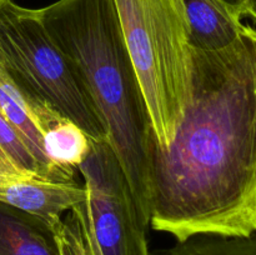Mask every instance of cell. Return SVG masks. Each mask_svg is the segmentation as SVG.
<instances>
[{
  "instance_id": "6da1fadb",
  "label": "cell",
  "mask_w": 256,
  "mask_h": 255,
  "mask_svg": "<svg viewBox=\"0 0 256 255\" xmlns=\"http://www.w3.org/2000/svg\"><path fill=\"white\" fill-rule=\"evenodd\" d=\"M192 56V102L165 149L152 140L150 225L178 242L256 235V29Z\"/></svg>"
},
{
  "instance_id": "7a4b0ae2",
  "label": "cell",
  "mask_w": 256,
  "mask_h": 255,
  "mask_svg": "<svg viewBox=\"0 0 256 255\" xmlns=\"http://www.w3.org/2000/svg\"><path fill=\"white\" fill-rule=\"evenodd\" d=\"M39 16L76 68L108 132L140 215L150 225L149 112L128 52L115 0H58Z\"/></svg>"
},
{
  "instance_id": "3957f363",
  "label": "cell",
  "mask_w": 256,
  "mask_h": 255,
  "mask_svg": "<svg viewBox=\"0 0 256 255\" xmlns=\"http://www.w3.org/2000/svg\"><path fill=\"white\" fill-rule=\"evenodd\" d=\"M122 32L149 112L165 149L192 102V56L182 0H115Z\"/></svg>"
},
{
  "instance_id": "277c9868",
  "label": "cell",
  "mask_w": 256,
  "mask_h": 255,
  "mask_svg": "<svg viewBox=\"0 0 256 255\" xmlns=\"http://www.w3.org/2000/svg\"><path fill=\"white\" fill-rule=\"evenodd\" d=\"M0 64L25 96L72 120L92 140H108L76 68L52 39L38 9L0 2Z\"/></svg>"
},
{
  "instance_id": "5b68a950",
  "label": "cell",
  "mask_w": 256,
  "mask_h": 255,
  "mask_svg": "<svg viewBox=\"0 0 256 255\" xmlns=\"http://www.w3.org/2000/svg\"><path fill=\"white\" fill-rule=\"evenodd\" d=\"M88 190V210L102 255H150L148 228L122 164L108 140H92L78 166Z\"/></svg>"
},
{
  "instance_id": "8992f818",
  "label": "cell",
  "mask_w": 256,
  "mask_h": 255,
  "mask_svg": "<svg viewBox=\"0 0 256 255\" xmlns=\"http://www.w3.org/2000/svg\"><path fill=\"white\" fill-rule=\"evenodd\" d=\"M0 114L16 132L36 162L49 174L54 182H72L75 172L55 166L49 162L44 152V132L56 118L59 112L46 105L39 104L29 98L14 84L4 66L0 64Z\"/></svg>"
},
{
  "instance_id": "52a82bcc",
  "label": "cell",
  "mask_w": 256,
  "mask_h": 255,
  "mask_svg": "<svg viewBox=\"0 0 256 255\" xmlns=\"http://www.w3.org/2000/svg\"><path fill=\"white\" fill-rule=\"evenodd\" d=\"M86 199V188L78 182L0 175V202L40 218L54 229L64 212Z\"/></svg>"
},
{
  "instance_id": "ba28073f",
  "label": "cell",
  "mask_w": 256,
  "mask_h": 255,
  "mask_svg": "<svg viewBox=\"0 0 256 255\" xmlns=\"http://www.w3.org/2000/svg\"><path fill=\"white\" fill-rule=\"evenodd\" d=\"M0 255H60L55 229L0 202Z\"/></svg>"
},
{
  "instance_id": "9c48e42d",
  "label": "cell",
  "mask_w": 256,
  "mask_h": 255,
  "mask_svg": "<svg viewBox=\"0 0 256 255\" xmlns=\"http://www.w3.org/2000/svg\"><path fill=\"white\" fill-rule=\"evenodd\" d=\"M192 48L219 50L242 34L244 24L220 0H182Z\"/></svg>"
},
{
  "instance_id": "30bf717a",
  "label": "cell",
  "mask_w": 256,
  "mask_h": 255,
  "mask_svg": "<svg viewBox=\"0 0 256 255\" xmlns=\"http://www.w3.org/2000/svg\"><path fill=\"white\" fill-rule=\"evenodd\" d=\"M92 140L75 122L60 115L45 130L42 142L45 155L52 164L78 170L89 154Z\"/></svg>"
},
{
  "instance_id": "8fae6325",
  "label": "cell",
  "mask_w": 256,
  "mask_h": 255,
  "mask_svg": "<svg viewBox=\"0 0 256 255\" xmlns=\"http://www.w3.org/2000/svg\"><path fill=\"white\" fill-rule=\"evenodd\" d=\"M60 255H102L92 232L86 200L72 208L55 226Z\"/></svg>"
},
{
  "instance_id": "7c38bea8",
  "label": "cell",
  "mask_w": 256,
  "mask_h": 255,
  "mask_svg": "<svg viewBox=\"0 0 256 255\" xmlns=\"http://www.w3.org/2000/svg\"><path fill=\"white\" fill-rule=\"evenodd\" d=\"M0 175L40 178L54 182L19 135L0 114Z\"/></svg>"
},
{
  "instance_id": "4fadbf2b",
  "label": "cell",
  "mask_w": 256,
  "mask_h": 255,
  "mask_svg": "<svg viewBox=\"0 0 256 255\" xmlns=\"http://www.w3.org/2000/svg\"><path fill=\"white\" fill-rule=\"evenodd\" d=\"M154 255H256V235L252 236H212L199 235L176 242Z\"/></svg>"
},
{
  "instance_id": "5bb4252c",
  "label": "cell",
  "mask_w": 256,
  "mask_h": 255,
  "mask_svg": "<svg viewBox=\"0 0 256 255\" xmlns=\"http://www.w3.org/2000/svg\"><path fill=\"white\" fill-rule=\"evenodd\" d=\"M238 19L244 18V2L245 0H220Z\"/></svg>"
},
{
  "instance_id": "9a60e30c",
  "label": "cell",
  "mask_w": 256,
  "mask_h": 255,
  "mask_svg": "<svg viewBox=\"0 0 256 255\" xmlns=\"http://www.w3.org/2000/svg\"><path fill=\"white\" fill-rule=\"evenodd\" d=\"M244 16H250L256 22V0H245Z\"/></svg>"
},
{
  "instance_id": "2e32d148",
  "label": "cell",
  "mask_w": 256,
  "mask_h": 255,
  "mask_svg": "<svg viewBox=\"0 0 256 255\" xmlns=\"http://www.w3.org/2000/svg\"><path fill=\"white\" fill-rule=\"evenodd\" d=\"M2 2V0H0V2Z\"/></svg>"
}]
</instances>
